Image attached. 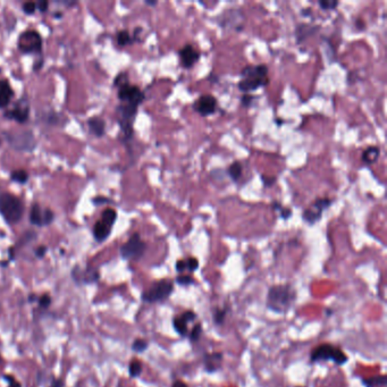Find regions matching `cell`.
<instances>
[{
	"mask_svg": "<svg viewBox=\"0 0 387 387\" xmlns=\"http://www.w3.org/2000/svg\"><path fill=\"white\" fill-rule=\"evenodd\" d=\"M297 300V291L291 284H279L269 287L267 293L266 304L270 311L275 314H286Z\"/></svg>",
	"mask_w": 387,
	"mask_h": 387,
	"instance_id": "1",
	"label": "cell"
},
{
	"mask_svg": "<svg viewBox=\"0 0 387 387\" xmlns=\"http://www.w3.org/2000/svg\"><path fill=\"white\" fill-rule=\"evenodd\" d=\"M0 215L7 224H17L24 215L23 201L12 193H0Z\"/></svg>",
	"mask_w": 387,
	"mask_h": 387,
	"instance_id": "2",
	"label": "cell"
},
{
	"mask_svg": "<svg viewBox=\"0 0 387 387\" xmlns=\"http://www.w3.org/2000/svg\"><path fill=\"white\" fill-rule=\"evenodd\" d=\"M310 361L312 363L331 361L337 366H343L348 361V358L340 347L329 344V343H324V344L312 348L311 353H310Z\"/></svg>",
	"mask_w": 387,
	"mask_h": 387,
	"instance_id": "3",
	"label": "cell"
},
{
	"mask_svg": "<svg viewBox=\"0 0 387 387\" xmlns=\"http://www.w3.org/2000/svg\"><path fill=\"white\" fill-rule=\"evenodd\" d=\"M174 292V283L171 280L157 281L141 294V300L144 303H159L170 299Z\"/></svg>",
	"mask_w": 387,
	"mask_h": 387,
	"instance_id": "4",
	"label": "cell"
},
{
	"mask_svg": "<svg viewBox=\"0 0 387 387\" xmlns=\"http://www.w3.org/2000/svg\"><path fill=\"white\" fill-rule=\"evenodd\" d=\"M138 108L139 106L127 102H122L117 107L118 124L119 127H121L124 141H130L132 139L134 133L133 125L135 122L136 114H138Z\"/></svg>",
	"mask_w": 387,
	"mask_h": 387,
	"instance_id": "5",
	"label": "cell"
},
{
	"mask_svg": "<svg viewBox=\"0 0 387 387\" xmlns=\"http://www.w3.org/2000/svg\"><path fill=\"white\" fill-rule=\"evenodd\" d=\"M146 251V243L139 233H133L130 238L119 248V254L124 260L139 261Z\"/></svg>",
	"mask_w": 387,
	"mask_h": 387,
	"instance_id": "6",
	"label": "cell"
},
{
	"mask_svg": "<svg viewBox=\"0 0 387 387\" xmlns=\"http://www.w3.org/2000/svg\"><path fill=\"white\" fill-rule=\"evenodd\" d=\"M5 138L12 148L22 152L33 151L38 144L34 134L31 131H23L20 133L5 132Z\"/></svg>",
	"mask_w": 387,
	"mask_h": 387,
	"instance_id": "7",
	"label": "cell"
},
{
	"mask_svg": "<svg viewBox=\"0 0 387 387\" xmlns=\"http://www.w3.org/2000/svg\"><path fill=\"white\" fill-rule=\"evenodd\" d=\"M17 48L22 53L40 54L42 51V38L39 32L26 30L21 33L17 40Z\"/></svg>",
	"mask_w": 387,
	"mask_h": 387,
	"instance_id": "8",
	"label": "cell"
},
{
	"mask_svg": "<svg viewBox=\"0 0 387 387\" xmlns=\"http://www.w3.org/2000/svg\"><path fill=\"white\" fill-rule=\"evenodd\" d=\"M70 277L78 285H91L97 284L100 281V272L94 267H84L76 265L70 270Z\"/></svg>",
	"mask_w": 387,
	"mask_h": 387,
	"instance_id": "9",
	"label": "cell"
},
{
	"mask_svg": "<svg viewBox=\"0 0 387 387\" xmlns=\"http://www.w3.org/2000/svg\"><path fill=\"white\" fill-rule=\"evenodd\" d=\"M333 204V200L329 198H319L314 202V205L310 208L303 211L302 218L303 220L308 223L309 225H314L319 222L323 217V212L328 209Z\"/></svg>",
	"mask_w": 387,
	"mask_h": 387,
	"instance_id": "10",
	"label": "cell"
},
{
	"mask_svg": "<svg viewBox=\"0 0 387 387\" xmlns=\"http://www.w3.org/2000/svg\"><path fill=\"white\" fill-rule=\"evenodd\" d=\"M29 220L31 225L36 227H45L51 225L54 220L53 211L49 208L42 209L39 204H33L30 208Z\"/></svg>",
	"mask_w": 387,
	"mask_h": 387,
	"instance_id": "11",
	"label": "cell"
},
{
	"mask_svg": "<svg viewBox=\"0 0 387 387\" xmlns=\"http://www.w3.org/2000/svg\"><path fill=\"white\" fill-rule=\"evenodd\" d=\"M117 97L122 102L133 103L136 106H140L145 99L143 91L138 85H133L131 83H126L122 85L121 88H118Z\"/></svg>",
	"mask_w": 387,
	"mask_h": 387,
	"instance_id": "12",
	"label": "cell"
},
{
	"mask_svg": "<svg viewBox=\"0 0 387 387\" xmlns=\"http://www.w3.org/2000/svg\"><path fill=\"white\" fill-rule=\"evenodd\" d=\"M198 315L195 314L192 310H187L179 316H175L173 318V327L175 329L176 333L182 337H188L189 335V328L188 325L192 321L197 320Z\"/></svg>",
	"mask_w": 387,
	"mask_h": 387,
	"instance_id": "13",
	"label": "cell"
},
{
	"mask_svg": "<svg viewBox=\"0 0 387 387\" xmlns=\"http://www.w3.org/2000/svg\"><path fill=\"white\" fill-rule=\"evenodd\" d=\"M217 99L211 95H204L193 103V109L200 116L207 117L215 114L217 110Z\"/></svg>",
	"mask_w": 387,
	"mask_h": 387,
	"instance_id": "14",
	"label": "cell"
},
{
	"mask_svg": "<svg viewBox=\"0 0 387 387\" xmlns=\"http://www.w3.org/2000/svg\"><path fill=\"white\" fill-rule=\"evenodd\" d=\"M4 116L17 122L20 124H24L30 118V106L25 100H20L13 109H9L4 113Z\"/></svg>",
	"mask_w": 387,
	"mask_h": 387,
	"instance_id": "15",
	"label": "cell"
},
{
	"mask_svg": "<svg viewBox=\"0 0 387 387\" xmlns=\"http://www.w3.org/2000/svg\"><path fill=\"white\" fill-rule=\"evenodd\" d=\"M178 57L181 65L184 68H191L199 61L200 52L192 45H185L178 51Z\"/></svg>",
	"mask_w": 387,
	"mask_h": 387,
	"instance_id": "16",
	"label": "cell"
},
{
	"mask_svg": "<svg viewBox=\"0 0 387 387\" xmlns=\"http://www.w3.org/2000/svg\"><path fill=\"white\" fill-rule=\"evenodd\" d=\"M223 356L222 352H211L204 354V366L205 370L208 374H214L222 369L223 364Z\"/></svg>",
	"mask_w": 387,
	"mask_h": 387,
	"instance_id": "17",
	"label": "cell"
},
{
	"mask_svg": "<svg viewBox=\"0 0 387 387\" xmlns=\"http://www.w3.org/2000/svg\"><path fill=\"white\" fill-rule=\"evenodd\" d=\"M269 84V78H248L242 79L238 82V89L244 94H249L251 91H255L260 88H265Z\"/></svg>",
	"mask_w": 387,
	"mask_h": 387,
	"instance_id": "18",
	"label": "cell"
},
{
	"mask_svg": "<svg viewBox=\"0 0 387 387\" xmlns=\"http://www.w3.org/2000/svg\"><path fill=\"white\" fill-rule=\"evenodd\" d=\"M242 79L248 78H268V67L265 64H258V65H248L245 66L241 72Z\"/></svg>",
	"mask_w": 387,
	"mask_h": 387,
	"instance_id": "19",
	"label": "cell"
},
{
	"mask_svg": "<svg viewBox=\"0 0 387 387\" xmlns=\"http://www.w3.org/2000/svg\"><path fill=\"white\" fill-rule=\"evenodd\" d=\"M112 231H113L112 225H109L108 223L99 219L95 224L94 231L92 232H94V237L96 241L98 243H102V242H105L109 236H110Z\"/></svg>",
	"mask_w": 387,
	"mask_h": 387,
	"instance_id": "20",
	"label": "cell"
},
{
	"mask_svg": "<svg viewBox=\"0 0 387 387\" xmlns=\"http://www.w3.org/2000/svg\"><path fill=\"white\" fill-rule=\"evenodd\" d=\"M14 98V90L7 80H0V109L9 106Z\"/></svg>",
	"mask_w": 387,
	"mask_h": 387,
	"instance_id": "21",
	"label": "cell"
},
{
	"mask_svg": "<svg viewBox=\"0 0 387 387\" xmlns=\"http://www.w3.org/2000/svg\"><path fill=\"white\" fill-rule=\"evenodd\" d=\"M89 128L91 131V133L96 135L97 138H101V136L105 135L106 132V123L100 117H91L88 121Z\"/></svg>",
	"mask_w": 387,
	"mask_h": 387,
	"instance_id": "22",
	"label": "cell"
},
{
	"mask_svg": "<svg viewBox=\"0 0 387 387\" xmlns=\"http://www.w3.org/2000/svg\"><path fill=\"white\" fill-rule=\"evenodd\" d=\"M36 309L33 310V315L34 317L38 315V317H39V315L41 312H46L47 310H49V308L51 307V303H52V299H51V296L50 293H43L41 294V296L38 297V300H36Z\"/></svg>",
	"mask_w": 387,
	"mask_h": 387,
	"instance_id": "23",
	"label": "cell"
},
{
	"mask_svg": "<svg viewBox=\"0 0 387 387\" xmlns=\"http://www.w3.org/2000/svg\"><path fill=\"white\" fill-rule=\"evenodd\" d=\"M318 30V26H310L307 24H299L296 30L297 35V42L301 43L307 39L308 36L312 35L316 31Z\"/></svg>",
	"mask_w": 387,
	"mask_h": 387,
	"instance_id": "24",
	"label": "cell"
},
{
	"mask_svg": "<svg viewBox=\"0 0 387 387\" xmlns=\"http://www.w3.org/2000/svg\"><path fill=\"white\" fill-rule=\"evenodd\" d=\"M379 155H380V149L378 148V146L372 145V146H368V148L363 151L361 159L364 163H367V165H372V163L377 161Z\"/></svg>",
	"mask_w": 387,
	"mask_h": 387,
	"instance_id": "25",
	"label": "cell"
},
{
	"mask_svg": "<svg viewBox=\"0 0 387 387\" xmlns=\"http://www.w3.org/2000/svg\"><path fill=\"white\" fill-rule=\"evenodd\" d=\"M361 383L364 387H383L387 384V377L385 375H377L373 377L361 378Z\"/></svg>",
	"mask_w": 387,
	"mask_h": 387,
	"instance_id": "26",
	"label": "cell"
},
{
	"mask_svg": "<svg viewBox=\"0 0 387 387\" xmlns=\"http://www.w3.org/2000/svg\"><path fill=\"white\" fill-rule=\"evenodd\" d=\"M143 372V366L139 359L133 358L128 363V375L131 378H139Z\"/></svg>",
	"mask_w": 387,
	"mask_h": 387,
	"instance_id": "27",
	"label": "cell"
},
{
	"mask_svg": "<svg viewBox=\"0 0 387 387\" xmlns=\"http://www.w3.org/2000/svg\"><path fill=\"white\" fill-rule=\"evenodd\" d=\"M36 237H38V235H36V233H35L34 231H26V232L23 234V235H22V236L20 237V239L17 241V243H16V244L14 245L15 251H17V249H19V248L21 249V248H23L24 245L29 244V243H31V242H33L34 239H36Z\"/></svg>",
	"mask_w": 387,
	"mask_h": 387,
	"instance_id": "28",
	"label": "cell"
},
{
	"mask_svg": "<svg viewBox=\"0 0 387 387\" xmlns=\"http://www.w3.org/2000/svg\"><path fill=\"white\" fill-rule=\"evenodd\" d=\"M228 314V308H216L212 312V321L216 326L224 325Z\"/></svg>",
	"mask_w": 387,
	"mask_h": 387,
	"instance_id": "29",
	"label": "cell"
},
{
	"mask_svg": "<svg viewBox=\"0 0 387 387\" xmlns=\"http://www.w3.org/2000/svg\"><path fill=\"white\" fill-rule=\"evenodd\" d=\"M242 171H243V167L241 163H239L238 161H235V162H233L230 167H228L227 174L233 182H237L239 177L242 176Z\"/></svg>",
	"mask_w": 387,
	"mask_h": 387,
	"instance_id": "30",
	"label": "cell"
},
{
	"mask_svg": "<svg viewBox=\"0 0 387 387\" xmlns=\"http://www.w3.org/2000/svg\"><path fill=\"white\" fill-rule=\"evenodd\" d=\"M100 219L108 223L109 225L114 226V224H115L116 220H117V212H116V210H114L113 208L103 209L102 212H101Z\"/></svg>",
	"mask_w": 387,
	"mask_h": 387,
	"instance_id": "31",
	"label": "cell"
},
{
	"mask_svg": "<svg viewBox=\"0 0 387 387\" xmlns=\"http://www.w3.org/2000/svg\"><path fill=\"white\" fill-rule=\"evenodd\" d=\"M10 179L16 183L25 184L29 181V174L24 170H16L10 173Z\"/></svg>",
	"mask_w": 387,
	"mask_h": 387,
	"instance_id": "32",
	"label": "cell"
},
{
	"mask_svg": "<svg viewBox=\"0 0 387 387\" xmlns=\"http://www.w3.org/2000/svg\"><path fill=\"white\" fill-rule=\"evenodd\" d=\"M201 335H202V325L200 323L194 324L192 329L189 331V340L191 343H198L201 339Z\"/></svg>",
	"mask_w": 387,
	"mask_h": 387,
	"instance_id": "33",
	"label": "cell"
},
{
	"mask_svg": "<svg viewBox=\"0 0 387 387\" xmlns=\"http://www.w3.org/2000/svg\"><path fill=\"white\" fill-rule=\"evenodd\" d=\"M271 206H272V209L280 212V216L282 219H288V218L292 216V210L288 208V207L283 206L281 202H279V201H274Z\"/></svg>",
	"mask_w": 387,
	"mask_h": 387,
	"instance_id": "34",
	"label": "cell"
},
{
	"mask_svg": "<svg viewBox=\"0 0 387 387\" xmlns=\"http://www.w3.org/2000/svg\"><path fill=\"white\" fill-rule=\"evenodd\" d=\"M148 347H149V342L143 339L134 340L132 345H131V348H132V351L135 353H143L148 350Z\"/></svg>",
	"mask_w": 387,
	"mask_h": 387,
	"instance_id": "35",
	"label": "cell"
},
{
	"mask_svg": "<svg viewBox=\"0 0 387 387\" xmlns=\"http://www.w3.org/2000/svg\"><path fill=\"white\" fill-rule=\"evenodd\" d=\"M133 42H134L133 38L131 36V34L128 33V31L122 30V31H119L118 33H117V43H118V46L125 47V46H127V45H131V43H133Z\"/></svg>",
	"mask_w": 387,
	"mask_h": 387,
	"instance_id": "36",
	"label": "cell"
},
{
	"mask_svg": "<svg viewBox=\"0 0 387 387\" xmlns=\"http://www.w3.org/2000/svg\"><path fill=\"white\" fill-rule=\"evenodd\" d=\"M175 282L181 286H191V285H194L195 283H197V281L194 280V277L192 275H183V274L178 275L176 277Z\"/></svg>",
	"mask_w": 387,
	"mask_h": 387,
	"instance_id": "37",
	"label": "cell"
},
{
	"mask_svg": "<svg viewBox=\"0 0 387 387\" xmlns=\"http://www.w3.org/2000/svg\"><path fill=\"white\" fill-rule=\"evenodd\" d=\"M318 5L323 10H333L339 6L340 3L335 2V0H320Z\"/></svg>",
	"mask_w": 387,
	"mask_h": 387,
	"instance_id": "38",
	"label": "cell"
},
{
	"mask_svg": "<svg viewBox=\"0 0 387 387\" xmlns=\"http://www.w3.org/2000/svg\"><path fill=\"white\" fill-rule=\"evenodd\" d=\"M185 264H187V270L190 272H193L195 270H198L199 268V260L194 257L185 259Z\"/></svg>",
	"mask_w": 387,
	"mask_h": 387,
	"instance_id": "39",
	"label": "cell"
},
{
	"mask_svg": "<svg viewBox=\"0 0 387 387\" xmlns=\"http://www.w3.org/2000/svg\"><path fill=\"white\" fill-rule=\"evenodd\" d=\"M126 83H130L128 75H127V73H124V72L119 73L115 78V80H114V85L117 86V88H121L122 85L126 84Z\"/></svg>",
	"mask_w": 387,
	"mask_h": 387,
	"instance_id": "40",
	"label": "cell"
},
{
	"mask_svg": "<svg viewBox=\"0 0 387 387\" xmlns=\"http://www.w3.org/2000/svg\"><path fill=\"white\" fill-rule=\"evenodd\" d=\"M3 379L8 384V387H22L21 381L16 379L13 375H3Z\"/></svg>",
	"mask_w": 387,
	"mask_h": 387,
	"instance_id": "41",
	"label": "cell"
},
{
	"mask_svg": "<svg viewBox=\"0 0 387 387\" xmlns=\"http://www.w3.org/2000/svg\"><path fill=\"white\" fill-rule=\"evenodd\" d=\"M22 9H23V12L26 15H33L36 12V5H35V3L27 2V3L23 4V6H22Z\"/></svg>",
	"mask_w": 387,
	"mask_h": 387,
	"instance_id": "42",
	"label": "cell"
},
{
	"mask_svg": "<svg viewBox=\"0 0 387 387\" xmlns=\"http://www.w3.org/2000/svg\"><path fill=\"white\" fill-rule=\"evenodd\" d=\"M47 252H48V248L46 247V245H39V247L34 249V255L36 259L45 258Z\"/></svg>",
	"mask_w": 387,
	"mask_h": 387,
	"instance_id": "43",
	"label": "cell"
},
{
	"mask_svg": "<svg viewBox=\"0 0 387 387\" xmlns=\"http://www.w3.org/2000/svg\"><path fill=\"white\" fill-rule=\"evenodd\" d=\"M253 99H254V97H253V96H251L250 94H244V95L242 96V98H241V103H242V106H244V107H250V106H251V103H252Z\"/></svg>",
	"mask_w": 387,
	"mask_h": 387,
	"instance_id": "44",
	"label": "cell"
},
{
	"mask_svg": "<svg viewBox=\"0 0 387 387\" xmlns=\"http://www.w3.org/2000/svg\"><path fill=\"white\" fill-rule=\"evenodd\" d=\"M35 5H36L38 10H39L40 13H46V12H48L49 3L47 2V0H40V2H38Z\"/></svg>",
	"mask_w": 387,
	"mask_h": 387,
	"instance_id": "45",
	"label": "cell"
},
{
	"mask_svg": "<svg viewBox=\"0 0 387 387\" xmlns=\"http://www.w3.org/2000/svg\"><path fill=\"white\" fill-rule=\"evenodd\" d=\"M175 269H176L178 274H183V272L187 270V264H185V259H181V260L176 261Z\"/></svg>",
	"mask_w": 387,
	"mask_h": 387,
	"instance_id": "46",
	"label": "cell"
},
{
	"mask_svg": "<svg viewBox=\"0 0 387 387\" xmlns=\"http://www.w3.org/2000/svg\"><path fill=\"white\" fill-rule=\"evenodd\" d=\"M261 179H263V183L265 187H272L276 183V177L274 176H266V175H263L261 176Z\"/></svg>",
	"mask_w": 387,
	"mask_h": 387,
	"instance_id": "47",
	"label": "cell"
},
{
	"mask_svg": "<svg viewBox=\"0 0 387 387\" xmlns=\"http://www.w3.org/2000/svg\"><path fill=\"white\" fill-rule=\"evenodd\" d=\"M49 387H65V381L62 378H56L52 377L51 378V383Z\"/></svg>",
	"mask_w": 387,
	"mask_h": 387,
	"instance_id": "48",
	"label": "cell"
},
{
	"mask_svg": "<svg viewBox=\"0 0 387 387\" xmlns=\"http://www.w3.org/2000/svg\"><path fill=\"white\" fill-rule=\"evenodd\" d=\"M109 199H106V198H101V197H98V198H94L92 199V202H94L96 206H99V205H102V204H107L109 202Z\"/></svg>",
	"mask_w": 387,
	"mask_h": 387,
	"instance_id": "49",
	"label": "cell"
},
{
	"mask_svg": "<svg viewBox=\"0 0 387 387\" xmlns=\"http://www.w3.org/2000/svg\"><path fill=\"white\" fill-rule=\"evenodd\" d=\"M43 63H45V61H43V58L41 57L39 61H36L33 65V70L34 72H39V70L43 67Z\"/></svg>",
	"mask_w": 387,
	"mask_h": 387,
	"instance_id": "50",
	"label": "cell"
},
{
	"mask_svg": "<svg viewBox=\"0 0 387 387\" xmlns=\"http://www.w3.org/2000/svg\"><path fill=\"white\" fill-rule=\"evenodd\" d=\"M172 387H189V385H188V384H185L183 380L177 379V380H175V381H174V383L172 384Z\"/></svg>",
	"mask_w": 387,
	"mask_h": 387,
	"instance_id": "51",
	"label": "cell"
},
{
	"mask_svg": "<svg viewBox=\"0 0 387 387\" xmlns=\"http://www.w3.org/2000/svg\"><path fill=\"white\" fill-rule=\"evenodd\" d=\"M38 297H39V296H36V294H34V293H31L30 296L27 297V301H29V303H35L36 300H38Z\"/></svg>",
	"mask_w": 387,
	"mask_h": 387,
	"instance_id": "52",
	"label": "cell"
},
{
	"mask_svg": "<svg viewBox=\"0 0 387 387\" xmlns=\"http://www.w3.org/2000/svg\"><path fill=\"white\" fill-rule=\"evenodd\" d=\"M144 4L148 5V6L155 7V6H157V5H158V2H156V0H145Z\"/></svg>",
	"mask_w": 387,
	"mask_h": 387,
	"instance_id": "53",
	"label": "cell"
},
{
	"mask_svg": "<svg viewBox=\"0 0 387 387\" xmlns=\"http://www.w3.org/2000/svg\"><path fill=\"white\" fill-rule=\"evenodd\" d=\"M325 315H326V317H330V316L334 315V310L330 309V308H327L325 310Z\"/></svg>",
	"mask_w": 387,
	"mask_h": 387,
	"instance_id": "54",
	"label": "cell"
},
{
	"mask_svg": "<svg viewBox=\"0 0 387 387\" xmlns=\"http://www.w3.org/2000/svg\"><path fill=\"white\" fill-rule=\"evenodd\" d=\"M357 26H358V29L363 30V27H364L363 21H362V20H358V21H357Z\"/></svg>",
	"mask_w": 387,
	"mask_h": 387,
	"instance_id": "55",
	"label": "cell"
},
{
	"mask_svg": "<svg viewBox=\"0 0 387 387\" xmlns=\"http://www.w3.org/2000/svg\"><path fill=\"white\" fill-rule=\"evenodd\" d=\"M301 13H302V15H307V16L311 14V12H310L309 8H304Z\"/></svg>",
	"mask_w": 387,
	"mask_h": 387,
	"instance_id": "56",
	"label": "cell"
},
{
	"mask_svg": "<svg viewBox=\"0 0 387 387\" xmlns=\"http://www.w3.org/2000/svg\"><path fill=\"white\" fill-rule=\"evenodd\" d=\"M62 16H63V14H61V13H59V14H54V17H62Z\"/></svg>",
	"mask_w": 387,
	"mask_h": 387,
	"instance_id": "57",
	"label": "cell"
},
{
	"mask_svg": "<svg viewBox=\"0 0 387 387\" xmlns=\"http://www.w3.org/2000/svg\"><path fill=\"white\" fill-rule=\"evenodd\" d=\"M2 362H3V357L0 356V364H2Z\"/></svg>",
	"mask_w": 387,
	"mask_h": 387,
	"instance_id": "58",
	"label": "cell"
},
{
	"mask_svg": "<svg viewBox=\"0 0 387 387\" xmlns=\"http://www.w3.org/2000/svg\"><path fill=\"white\" fill-rule=\"evenodd\" d=\"M0 144H2V141H0Z\"/></svg>",
	"mask_w": 387,
	"mask_h": 387,
	"instance_id": "59",
	"label": "cell"
}]
</instances>
